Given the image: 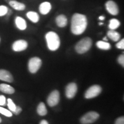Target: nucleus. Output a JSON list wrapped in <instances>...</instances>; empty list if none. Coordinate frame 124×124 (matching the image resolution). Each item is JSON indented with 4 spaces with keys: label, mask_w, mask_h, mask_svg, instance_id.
Here are the masks:
<instances>
[{
    "label": "nucleus",
    "mask_w": 124,
    "mask_h": 124,
    "mask_svg": "<svg viewBox=\"0 0 124 124\" xmlns=\"http://www.w3.org/2000/svg\"><path fill=\"white\" fill-rule=\"evenodd\" d=\"M87 26L86 16L80 13H75L71 19V31L75 35H81L86 31Z\"/></svg>",
    "instance_id": "nucleus-1"
},
{
    "label": "nucleus",
    "mask_w": 124,
    "mask_h": 124,
    "mask_svg": "<svg viewBox=\"0 0 124 124\" xmlns=\"http://www.w3.org/2000/svg\"><path fill=\"white\" fill-rule=\"evenodd\" d=\"M46 39L49 50L55 51L59 49L60 45V40L56 32L53 31L48 32L46 35Z\"/></svg>",
    "instance_id": "nucleus-2"
},
{
    "label": "nucleus",
    "mask_w": 124,
    "mask_h": 124,
    "mask_svg": "<svg viewBox=\"0 0 124 124\" xmlns=\"http://www.w3.org/2000/svg\"><path fill=\"white\" fill-rule=\"evenodd\" d=\"M92 44L93 41L91 38L87 37L82 39L76 44L75 49L78 54H85L91 48Z\"/></svg>",
    "instance_id": "nucleus-3"
},
{
    "label": "nucleus",
    "mask_w": 124,
    "mask_h": 124,
    "mask_svg": "<svg viewBox=\"0 0 124 124\" xmlns=\"http://www.w3.org/2000/svg\"><path fill=\"white\" fill-rule=\"evenodd\" d=\"M99 117H100L99 114L95 111H90L81 118L80 122L82 124H92L96 121Z\"/></svg>",
    "instance_id": "nucleus-4"
},
{
    "label": "nucleus",
    "mask_w": 124,
    "mask_h": 124,
    "mask_svg": "<svg viewBox=\"0 0 124 124\" xmlns=\"http://www.w3.org/2000/svg\"><path fill=\"white\" fill-rule=\"evenodd\" d=\"M42 64V62L40 58L34 57L31 58L28 62V69L29 72L35 74L38 71Z\"/></svg>",
    "instance_id": "nucleus-5"
},
{
    "label": "nucleus",
    "mask_w": 124,
    "mask_h": 124,
    "mask_svg": "<svg viewBox=\"0 0 124 124\" xmlns=\"http://www.w3.org/2000/svg\"><path fill=\"white\" fill-rule=\"evenodd\" d=\"M102 91V88L99 85H93L87 89L85 94V97L87 99H91L100 95Z\"/></svg>",
    "instance_id": "nucleus-6"
},
{
    "label": "nucleus",
    "mask_w": 124,
    "mask_h": 124,
    "mask_svg": "<svg viewBox=\"0 0 124 124\" xmlns=\"http://www.w3.org/2000/svg\"><path fill=\"white\" fill-rule=\"evenodd\" d=\"M60 100V94L58 90H54L49 94L47 98V103L51 107L55 106L59 103Z\"/></svg>",
    "instance_id": "nucleus-7"
},
{
    "label": "nucleus",
    "mask_w": 124,
    "mask_h": 124,
    "mask_svg": "<svg viewBox=\"0 0 124 124\" xmlns=\"http://www.w3.org/2000/svg\"><path fill=\"white\" fill-rule=\"evenodd\" d=\"M105 7L107 11L111 15L116 16L119 13V8L117 4L112 0L107 1L105 4Z\"/></svg>",
    "instance_id": "nucleus-8"
},
{
    "label": "nucleus",
    "mask_w": 124,
    "mask_h": 124,
    "mask_svg": "<svg viewBox=\"0 0 124 124\" xmlns=\"http://www.w3.org/2000/svg\"><path fill=\"white\" fill-rule=\"evenodd\" d=\"M28 43L24 40H18L15 41L12 44V49L15 52H21L27 48Z\"/></svg>",
    "instance_id": "nucleus-9"
},
{
    "label": "nucleus",
    "mask_w": 124,
    "mask_h": 124,
    "mask_svg": "<svg viewBox=\"0 0 124 124\" xmlns=\"http://www.w3.org/2000/svg\"><path fill=\"white\" fill-rule=\"evenodd\" d=\"M77 86L75 83H70L66 88V95L69 99L73 98L77 92Z\"/></svg>",
    "instance_id": "nucleus-10"
},
{
    "label": "nucleus",
    "mask_w": 124,
    "mask_h": 124,
    "mask_svg": "<svg viewBox=\"0 0 124 124\" xmlns=\"http://www.w3.org/2000/svg\"><path fill=\"white\" fill-rule=\"evenodd\" d=\"M0 80L12 83L13 81V77L8 71L6 70H0Z\"/></svg>",
    "instance_id": "nucleus-11"
},
{
    "label": "nucleus",
    "mask_w": 124,
    "mask_h": 124,
    "mask_svg": "<svg viewBox=\"0 0 124 124\" xmlns=\"http://www.w3.org/2000/svg\"><path fill=\"white\" fill-rule=\"evenodd\" d=\"M51 9H52V5L51 3L47 1L41 3L39 7L40 13L43 15H46L48 14L51 11Z\"/></svg>",
    "instance_id": "nucleus-12"
},
{
    "label": "nucleus",
    "mask_w": 124,
    "mask_h": 124,
    "mask_svg": "<svg viewBox=\"0 0 124 124\" xmlns=\"http://www.w3.org/2000/svg\"><path fill=\"white\" fill-rule=\"evenodd\" d=\"M15 24L17 28L21 31H24L27 29V22L24 18L20 16H17L15 18Z\"/></svg>",
    "instance_id": "nucleus-13"
},
{
    "label": "nucleus",
    "mask_w": 124,
    "mask_h": 124,
    "mask_svg": "<svg viewBox=\"0 0 124 124\" xmlns=\"http://www.w3.org/2000/svg\"><path fill=\"white\" fill-rule=\"evenodd\" d=\"M9 5L12 8L18 11H23L26 8V6L22 2H18L16 0H10L9 2Z\"/></svg>",
    "instance_id": "nucleus-14"
},
{
    "label": "nucleus",
    "mask_w": 124,
    "mask_h": 124,
    "mask_svg": "<svg viewBox=\"0 0 124 124\" xmlns=\"http://www.w3.org/2000/svg\"><path fill=\"white\" fill-rule=\"evenodd\" d=\"M67 18L64 15H60L56 18V23L60 28H64L67 24Z\"/></svg>",
    "instance_id": "nucleus-15"
},
{
    "label": "nucleus",
    "mask_w": 124,
    "mask_h": 124,
    "mask_svg": "<svg viewBox=\"0 0 124 124\" xmlns=\"http://www.w3.org/2000/svg\"><path fill=\"white\" fill-rule=\"evenodd\" d=\"M0 91L8 94H13L15 92V90L13 87L5 83L0 84Z\"/></svg>",
    "instance_id": "nucleus-16"
},
{
    "label": "nucleus",
    "mask_w": 124,
    "mask_h": 124,
    "mask_svg": "<svg viewBox=\"0 0 124 124\" xmlns=\"http://www.w3.org/2000/svg\"><path fill=\"white\" fill-rule=\"evenodd\" d=\"M27 17L29 20L34 23H37L39 21L40 17L38 13L36 12L29 11L27 13Z\"/></svg>",
    "instance_id": "nucleus-17"
},
{
    "label": "nucleus",
    "mask_w": 124,
    "mask_h": 124,
    "mask_svg": "<svg viewBox=\"0 0 124 124\" xmlns=\"http://www.w3.org/2000/svg\"><path fill=\"white\" fill-rule=\"evenodd\" d=\"M108 38H110L113 41H118L121 38V35L118 32L114 30H110L107 33Z\"/></svg>",
    "instance_id": "nucleus-18"
},
{
    "label": "nucleus",
    "mask_w": 124,
    "mask_h": 124,
    "mask_svg": "<svg viewBox=\"0 0 124 124\" xmlns=\"http://www.w3.org/2000/svg\"><path fill=\"white\" fill-rule=\"evenodd\" d=\"M96 45L98 48L102 49V50H108L111 48V45L105 41H97Z\"/></svg>",
    "instance_id": "nucleus-19"
},
{
    "label": "nucleus",
    "mask_w": 124,
    "mask_h": 124,
    "mask_svg": "<svg viewBox=\"0 0 124 124\" xmlns=\"http://www.w3.org/2000/svg\"><path fill=\"white\" fill-rule=\"evenodd\" d=\"M121 23L116 18H112L110 20L108 28L110 30H115L120 26Z\"/></svg>",
    "instance_id": "nucleus-20"
},
{
    "label": "nucleus",
    "mask_w": 124,
    "mask_h": 124,
    "mask_svg": "<svg viewBox=\"0 0 124 124\" xmlns=\"http://www.w3.org/2000/svg\"><path fill=\"white\" fill-rule=\"evenodd\" d=\"M37 111H38V114L41 116H46L47 114V110H46V105H45L44 103L41 102L38 105V108H37Z\"/></svg>",
    "instance_id": "nucleus-21"
},
{
    "label": "nucleus",
    "mask_w": 124,
    "mask_h": 124,
    "mask_svg": "<svg viewBox=\"0 0 124 124\" xmlns=\"http://www.w3.org/2000/svg\"><path fill=\"white\" fill-rule=\"evenodd\" d=\"M0 113L2 114V115H4L6 117H12V113L10 111H9V110L6 109L0 106Z\"/></svg>",
    "instance_id": "nucleus-22"
},
{
    "label": "nucleus",
    "mask_w": 124,
    "mask_h": 124,
    "mask_svg": "<svg viewBox=\"0 0 124 124\" xmlns=\"http://www.w3.org/2000/svg\"><path fill=\"white\" fill-rule=\"evenodd\" d=\"M7 101H8V106L9 109L11 111H12V112H13V111L15 110L16 108V106L15 103H14L13 101H12V100H11V99L10 98L8 99Z\"/></svg>",
    "instance_id": "nucleus-23"
},
{
    "label": "nucleus",
    "mask_w": 124,
    "mask_h": 124,
    "mask_svg": "<svg viewBox=\"0 0 124 124\" xmlns=\"http://www.w3.org/2000/svg\"><path fill=\"white\" fill-rule=\"evenodd\" d=\"M9 9L5 5H0V17H2L7 15Z\"/></svg>",
    "instance_id": "nucleus-24"
},
{
    "label": "nucleus",
    "mask_w": 124,
    "mask_h": 124,
    "mask_svg": "<svg viewBox=\"0 0 124 124\" xmlns=\"http://www.w3.org/2000/svg\"><path fill=\"white\" fill-rule=\"evenodd\" d=\"M116 47L117 48L120 49H124V39H122V40H121L118 43H117L116 44Z\"/></svg>",
    "instance_id": "nucleus-25"
},
{
    "label": "nucleus",
    "mask_w": 124,
    "mask_h": 124,
    "mask_svg": "<svg viewBox=\"0 0 124 124\" xmlns=\"http://www.w3.org/2000/svg\"><path fill=\"white\" fill-rule=\"evenodd\" d=\"M6 104V98L4 95H0V106H5Z\"/></svg>",
    "instance_id": "nucleus-26"
},
{
    "label": "nucleus",
    "mask_w": 124,
    "mask_h": 124,
    "mask_svg": "<svg viewBox=\"0 0 124 124\" xmlns=\"http://www.w3.org/2000/svg\"><path fill=\"white\" fill-rule=\"evenodd\" d=\"M118 62L122 67H124V55H121L118 58Z\"/></svg>",
    "instance_id": "nucleus-27"
},
{
    "label": "nucleus",
    "mask_w": 124,
    "mask_h": 124,
    "mask_svg": "<svg viewBox=\"0 0 124 124\" xmlns=\"http://www.w3.org/2000/svg\"><path fill=\"white\" fill-rule=\"evenodd\" d=\"M115 124H124V117H120L116 121Z\"/></svg>",
    "instance_id": "nucleus-28"
},
{
    "label": "nucleus",
    "mask_w": 124,
    "mask_h": 124,
    "mask_svg": "<svg viewBox=\"0 0 124 124\" xmlns=\"http://www.w3.org/2000/svg\"><path fill=\"white\" fill-rule=\"evenodd\" d=\"M21 111H22V108H21V107L20 106H16V108L15 110L13 111V113L16 115H18V114H19L21 112Z\"/></svg>",
    "instance_id": "nucleus-29"
},
{
    "label": "nucleus",
    "mask_w": 124,
    "mask_h": 124,
    "mask_svg": "<svg viewBox=\"0 0 124 124\" xmlns=\"http://www.w3.org/2000/svg\"><path fill=\"white\" fill-rule=\"evenodd\" d=\"M40 124H49L48 122L46 121V120H42L41 122H40Z\"/></svg>",
    "instance_id": "nucleus-30"
},
{
    "label": "nucleus",
    "mask_w": 124,
    "mask_h": 124,
    "mask_svg": "<svg viewBox=\"0 0 124 124\" xmlns=\"http://www.w3.org/2000/svg\"><path fill=\"white\" fill-rule=\"evenodd\" d=\"M99 20H101V21H102V20H105V17L104 16L99 17Z\"/></svg>",
    "instance_id": "nucleus-31"
},
{
    "label": "nucleus",
    "mask_w": 124,
    "mask_h": 124,
    "mask_svg": "<svg viewBox=\"0 0 124 124\" xmlns=\"http://www.w3.org/2000/svg\"><path fill=\"white\" fill-rule=\"evenodd\" d=\"M103 41H108V39L106 38V37H105V38L103 39Z\"/></svg>",
    "instance_id": "nucleus-32"
},
{
    "label": "nucleus",
    "mask_w": 124,
    "mask_h": 124,
    "mask_svg": "<svg viewBox=\"0 0 124 124\" xmlns=\"http://www.w3.org/2000/svg\"><path fill=\"white\" fill-rule=\"evenodd\" d=\"M103 23H99V25H103Z\"/></svg>",
    "instance_id": "nucleus-33"
},
{
    "label": "nucleus",
    "mask_w": 124,
    "mask_h": 124,
    "mask_svg": "<svg viewBox=\"0 0 124 124\" xmlns=\"http://www.w3.org/2000/svg\"><path fill=\"white\" fill-rule=\"evenodd\" d=\"M1 122H2V119H1V118L0 117V123H1Z\"/></svg>",
    "instance_id": "nucleus-34"
},
{
    "label": "nucleus",
    "mask_w": 124,
    "mask_h": 124,
    "mask_svg": "<svg viewBox=\"0 0 124 124\" xmlns=\"http://www.w3.org/2000/svg\"><path fill=\"white\" fill-rule=\"evenodd\" d=\"M0 43H1V38H0Z\"/></svg>",
    "instance_id": "nucleus-35"
}]
</instances>
